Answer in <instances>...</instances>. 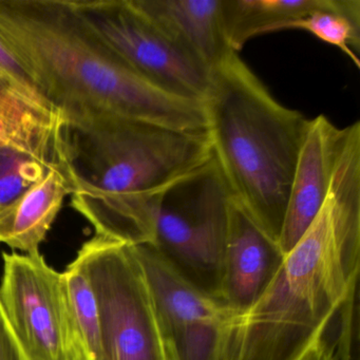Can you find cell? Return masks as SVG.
<instances>
[{
  "instance_id": "1",
  "label": "cell",
  "mask_w": 360,
  "mask_h": 360,
  "mask_svg": "<svg viewBox=\"0 0 360 360\" xmlns=\"http://www.w3.org/2000/svg\"><path fill=\"white\" fill-rule=\"evenodd\" d=\"M360 123L345 127L316 218L254 305L233 316L223 360H300L358 290Z\"/></svg>"
},
{
  "instance_id": "2",
  "label": "cell",
  "mask_w": 360,
  "mask_h": 360,
  "mask_svg": "<svg viewBox=\"0 0 360 360\" xmlns=\"http://www.w3.org/2000/svg\"><path fill=\"white\" fill-rule=\"evenodd\" d=\"M63 155L75 183L71 205L96 235L153 244L164 191L212 159L207 131L112 112L65 113Z\"/></svg>"
},
{
  "instance_id": "3",
  "label": "cell",
  "mask_w": 360,
  "mask_h": 360,
  "mask_svg": "<svg viewBox=\"0 0 360 360\" xmlns=\"http://www.w3.org/2000/svg\"><path fill=\"white\" fill-rule=\"evenodd\" d=\"M0 43L64 113L102 111L206 131L202 103L130 70L82 27L67 0H0Z\"/></svg>"
},
{
  "instance_id": "4",
  "label": "cell",
  "mask_w": 360,
  "mask_h": 360,
  "mask_svg": "<svg viewBox=\"0 0 360 360\" xmlns=\"http://www.w3.org/2000/svg\"><path fill=\"white\" fill-rule=\"evenodd\" d=\"M203 106L212 159L231 198L279 242L309 120L280 104L236 52L212 71Z\"/></svg>"
},
{
  "instance_id": "5",
  "label": "cell",
  "mask_w": 360,
  "mask_h": 360,
  "mask_svg": "<svg viewBox=\"0 0 360 360\" xmlns=\"http://www.w3.org/2000/svg\"><path fill=\"white\" fill-rule=\"evenodd\" d=\"M231 199L212 159L170 185L155 212L153 248L189 283L219 301Z\"/></svg>"
},
{
  "instance_id": "6",
  "label": "cell",
  "mask_w": 360,
  "mask_h": 360,
  "mask_svg": "<svg viewBox=\"0 0 360 360\" xmlns=\"http://www.w3.org/2000/svg\"><path fill=\"white\" fill-rule=\"evenodd\" d=\"M77 256L96 292L105 360H167L150 292L132 246L94 235Z\"/></svg>"
},
{
  "instance_id": "7",
  "label": "cell",
  "mask_w": 360,
  "mask_h": 360,
  "mask_svg": "<svg viewBox=\"0 0 360 360\" xmlns=\"http://www.w3.org/2000/svg\"><path fill=\"white\" fill-rule=\"evenodd\" d=\"M84 29L155 87L203 104L212 72L158 28L132 0H67Z\"/></svg>"
},
{
  "instance_id": "8",
  "label": "cell",
  "mask_w": 360,
  "mask_h": 360,
  "mask_svg": "<svg viewBox=\"0 0 360 360\" xmlns=\"http://www.w3.org/2000/svg\"><path fill=\"white\" fill-rule=\"evenodd\" d=\"M0 301L34 360H87L75 330L62 273L41 254L3 252Z\"/></svg>"
},
{
  "instance_id": "9",
  "label": "cell",
  "mask_w": 360,
  "mask_h": 360,
  "mask_svg": "<svg viewBox=\"0 0 360 360\" xmlns=\"http://www.w3.org/2000/svg\"><path fill=\"white\" fill-rule=\"evenodd\" d=\"M131 246L150 292L167 360H223L233 313L189 283L153 245Z\"/></svg>"
},
{
  "instance_id": "10",
  "label": "cell",
  "mask_w": 360,
  "mask_h": 360,
  "mask_svg": "<svg viewBox=\"0 0 360 360\" xmlns=\"http://www.w3.org/2000/svg\"><path fill=\"white\" fill-rule=\"evenodd\" d=\"M284 257L279 242L231 199L220 301L233 316L243 313L260 298Z\"/></svg>"
},
{
  "instance_id": "11",
  "label": "cell",
  "mask_w": 360,
  "mask_h": 360,
  "mask_svg": "<svg viewBox=\"0 0 360 360\" xmlns=\"http://www.w3.org/2000/svg\"><path fill=\"white\" fill-rule=\"evenodd\" d=\"M345 131L324 115L309 120L280 233L284 255L296 245L323 205Z\"/></svg>"
},
{
  "instance_id": "12",
  "label": "cell",
  "mask_w": 360,
  "mask_h": 360,
  "mask_svg": "<svg viewBox=\"0 0 360 360\" xmlns=\"http://www.w3.org/2000/svg\"><path fill=\"white\" fill-rule=\"evenodd\" d=\"M65 113L28 82L0 79V148L45 167L64 161Z\"/></svg>"
},
{
  "instance_id": "13",
  "label": "cell",
  "mask_w": 360,
  "mask_h": 360,
  "mask_svg": "<svg viewBox=\"0 0 360 360\" xmlns=\"http://www.w3.org/2000/svg\"><path fill=\"white\" fill-rule=\"evenodd\" d=\"M158 28L212 72L231 53L222 0H132Z\"/></svg>"
},
{
  "instance_id": "14",
  "label": "cell",
  "mask_w": 360,
  "mask_h": 360,
  "mask_svg": "<svg viewBox=\"0 0 360 360\" xmlns=\"http://www.w3.org/2000/svg\"><path fill=\"white\" fill-rule=\"evenodd\" d=\"M75 183L66 162L49 166L45 176L0 210V245L27 255L39 252Z\"/></svg>"
},
{
  "instance_id": "15",
  "label": "cell",
  "mask_w": 360,
  "mask_h": 360,
  "mask_svg": "<svg viewBox=\"0 0 360 360\" xmlns=\"http://www.w3.org/2000/svg\"><path fill=\"white\" fill-rule=\"evenodd\" d=\"M324 0H222L225 37L236 53L258 35L286 30L323 5Z\"/></svg>"
},
{
  "instance_id": "16",
  "label": "cell",
  "mask_w": 360,
  "mask_h": 360,
  "mask_svg": "<svg viewBox=\"0 0 360 360\" xmlns=\"http://www.w3.org/2000/svg\"><path fill=\"white\" fill-rule=\"evenodd\" d=\"M288 29L307 31L320 41L335 46L360 68L359 0H324L321 8L290 22Z\"/></svg>"
},
{
  "instance_id": "17",
  "label": "cell",
  "mask_w": 360,
  "mask_h": 360,
  "mask_svg": "<svg viewBox=\"0 0 360 360\" xmlns=\"http://www.w3.org/2000/svg\"><path fill=\"white\" fill-rule=\"evenodd\" d=\"M71 317L87 360H105L96 292L79 257L62 273Z\"/></svg>"
},
{
  "instance_id": "18",
  "label": "cell",
  "mask_w": 360,
  "mask_h": 360,
  "mask_svg": "<svg viewBox=\"0 0 360 360\" xmlns=\"http://www.w3.org/2000/svg\"><path fill=\"white\" fill-rule=\"evenodd\" d=\"M48 168L26 155L0 148V210L39 182Z\"/></svg>"
},
{
  "instance_id": "19",
  "label": "cell",
  "mask_w": 360,
  "mask_h": 360,
  "mask_svg": "<svg viewBox=\"0 0 360 360\" xmlns=\"http://www.w3.org/2000/svg\"><path fill=\"white\" fill-rule=\"evenodd\" d=\"M0 360H34L14 330L0 301Z\"/></svg>"
},
{
  "instance_id": "20",
  "label": "cell",
  "mask_w": 360,
  "mask_h": 360,
  "mask_svg": "<svg viewBox=\"0 0 360 360\" xmlns=\"http://www.w3.org/2000/svg\"><path fill=\"white\" fill-rule=\"evenodd\" d=\"M358 332L359 330L353 322H341L328 360H358Z\"/></svg>"
},
{
  "instance_id": "21",
  "label": "cell",
  "mask_w": 360,
  "mask_h": 360,
  "mask_svg": "<svg viewBox=\"0 0 360 360\" xmlns=\"http://www.w3.org/2000/svg\"><path fill=\"white\" fill-rule=\"evenodd\" d=\"M338 315L334 318L326 332L309 347L300 360H328L336 341Z\"/></svg>"
},
{
  "instance_id": "22",
  "label": "cell",
  "mask_w": 360,
  "mask_h": 360,
  "mask_svg": "<svg viewBox=\"0 0 360 360\" xmlns=\"http://www.w3.org/2000/svg\"><path fill=\"white\" fill-rule=\"evenodd\" d=\"M0 79L9 81L29 82L31 81L24 69L22 68L14 56L0 43Z\"/></svg>"
}]
</instances>
